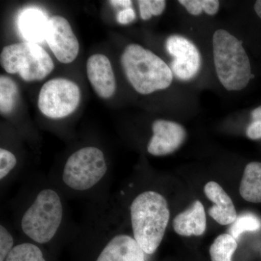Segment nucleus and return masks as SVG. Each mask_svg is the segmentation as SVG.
<instances>
[{
  "mask_svg": "<svg viewBox=\"0 0 261 261\" xmlns=\"http://www.w3.org/2000/svg\"><path fill=\"white\" fill-rule=\"evenodd\" d=\"M134 238L146 254L152 255L164 238L170 219L167 200L155 191L142 192L130 206Z\"/></svg>",
  "mask_w": 261,
  "mask_h": 261,
  "instance_id": "1",
  "label": "nucleus"
},
{
  "mask_svg": "<svg viewBox=\"0 0 261 261\" xmlns=\"http://www.w3.org/2000/svg\"><path fill=\"white\" fill-rule=\"evenodd\" d=\"M121 62L127 80L142 94L167 89L173 81V72L164 61L149 49L137 44L127 46Z\"/></svg>",
  "mask_w": 261,
  "mask_h": 261,
  "instance_id": "2",
  "label": "nucleus"
},
{
  "mask_svg": "<svg viewBox=\"0 0 261 261\" xmlns=\"http://www.w3.org/2000/svg\"><path fill=\"white\" fill-rule=\"evenodd\" d=\"M213 49L216 73L221 84L229 91L246 88L255 75L243 42L219 29L214 33Z\"/></svg>",
  "mask_w": 261,
  "mask_h": 261,
  "instance_id": "3",
  "label": "nucleus"
},
{
  "mask_svg": "<svg viewBox=\"0 0 261 261\" xmlns=\"http://www.w3.org/2000/svg\"><path fill=\"white\" fill-rule=\"evenodd\" d=\"M63 215L59 194L51 189H44L24 213L20 223L22 231L36 243H49L61 227Z\"/></svg>",
  "mask_w": 261,
  "mask_h": 261,
  "instance_id": "4",
  "label": "nucleus"
},
{
  "mask_svg": "<svg viewBox=\"0 0 261 261\" xmlns=\"http://www.w3.org/2000/svg\"><path fill=\"white\" fill-rule=\"evenodd\" d=\"M0 63L10 74L18 73L25 82L44 80L54 69V63L39 44L23 42L3 48Z\"/></svg>",
  "mask_w": 261,
  "mask_h": 261,
  "instance_id": "5",
  "label": "nucleus"
},
{
  "mask_svg": "<svg viewBox=\"0 0 261 261\" xmlns=\"http://www.w3.org/2000/svg\"><path fill=\"white\" fill-rule=\"evenodd\" d=\"M107 171V162L102 151L95 147H86L68 158L62 178L71 190L86 191L96 186Z\"/></svg>",
  "mask_w": 261,
  "mask_h": 261,
  "instance_id": "6",
  "label": "nucleus"
},
{
  "mask_svg": "<svg viewBox=\"0 0 261 261\" xmlns=\"http://www.w3.org/2000/svg\"><path fill=\"white\" fill-rule=\"evenodd\" d=\"M80 99V89L76 84L65 79H54L42 86L38 107L44 116L58 119L74 112Z\"/></svg>",
  "mask_w": 261,
  "mask_h": 261,
  "instance_id": "7",
  "label": "nucleus"
},
{
  "mask_svg": "<svg viewBox=\"0 0 261 261\" xmlns=\"http://www.w3.org/2000/svg\"><path fill=\"white\" fill-rule=\"evenodd\" d=\"M166 48L173 60L171 63L173 74L181 81L191 80L200 71L202 60L195 44L186 37L173 35L168 38Z\"/></svg>",
  "mask_w": 261,
  "mask_h": 261,
  "instance_id": "8",
  "label": "nucleus"
},
{
  "mask_svg": "<svg viewBox=\"0 0 261 261\" xmlns=\"http://www.w3.org/2000/svg\"><path fill=\"white\" fill-rule=\"evenodd\" d=\"M46 42L57 59L65 64L74 61L80 53V44L69 22L59 15L49 19Z\"/></svg>",
  "mask_w": 261,
  "mask_h": 261,
  "instance_id": "9",
  "label": "nucleus"
},
{
  "mask_svg": "<svg viewBox=\"0 0 261 261\" xmlns=\"http://www.w3.org/2000/svg\"><path fill=\"white\" fill-rule=\"evenodd\" d=\"M152 138L147 151L154 156H164L173 153L185 142L187 137L185 128L179 123L167 120H157L152 124Z\"/></svg>",
  "mask_w": 261,
  "mask_h": 261,
  "instance_id": "10",
  "label": "nucleus"
},
{
  "mask_svg": "<svg viewBox=\"0 0 261 261\" xmlns=\"http://www.w3.org/2000/svg\"><path fill=\"white\" fill-rule=\"evenodd\" d=\"M87 72L89 82L99 97H112L116 92V79L107 57L101 54L91 56L87 61Z\"/></svg>",
  "mask_w": 261,
  "mask_h": 261,
  "instance_id": "11",
  "label": "nucleus"
},
{
  "mask_svg": "<svg viewBox=\"0 0 261 261\" xmlns=\"http://www.w3.org/2000/svg\"><path fill=\"white\" fill-rule=\"evenodd\" d=\"M96 261H145V252L134 237L121 233L108 242Z\"/></svg>",
  "mask_w": 261,
  "mask_h": 261,
  "instance_id": "12",
  "label": "nucleus"
},
{
  "mask_svg": "<svg viewBox=\"0 0 261 261\" xmlns=\"http://www.w3.org/2000/svg\"><path fill=\"white\" fill-rule=\"evenodd\" d=\"M49 19L44 10L38 8L31 7L22 10L17 25L25 42L39 44L46 41Z\"/></svg>",
  "mask_w": 261,
  "mask_h": 261,
  "instance_id": "13",
  "label": "nucleus"
},
{
  "mask_svg": "<svg viewBox=\"0 0 261 261\" xmlns=\"http://www.w3.org/2000/svg\"><path fill=\"white\" fill-rule=\"evenodd\" d=\"M206 197L214 205L208 210L209 216L221 225L232 224L238 218L235 206L229 195L219 184L209 181L204 187Z\"/></svg>",
  "mask_w": 261,
  "mask_h": 261,
  "instance_id": "14",
  "label": "nucleus"
},
{
  "mask_svg": "<svg viewBox=\"0 0 261 261\" xmlns=\"http://www.w3.org/2000/svg\"><path fill=\"white\" fill-rule=\"evenodd\" d=\"M207 226L205 208L202 202L195 200L187 210L178 214L173 221V227L180 236H201Z\"/></svg>",
  "mask_w": 261,
  "mask_h": 261,
  "instance_id": "15",
  "label": "nucleus"
},
{
  "mask_svg": "<svg viewBox=\"0 0 261 261\" xmlns=\"http://www.w3.org/2000/svg\"><path fill=\"white\" fill-rule=\"evenodd\" d=\"M240 193L247 202H261V163L251 162L247 165L240 183Z\"/></svg>",
  "mask_w": 261,
  "mask_h": 261,
  "instance_id": "16",
  "label": "nucleus"
},
{
  "mask_svg": "<svg viewBox=\"0 0 261 261\" xmlns=\"http://www.w3.org/2000/svg\"><path fill=\"white\" fill-rule=\"evenodd\" d=\"M19 89L18 85L10 77L0 76V112L8 115L13 112L18 102Z\"/></svg>",
  "mask_w": 261,
  "mask_h": 261,
  "instance_id": "17",
  "label": "nucleus"
},
{
  "mask_svg": "<svg viewBox=\"0 0 261 261\" xmlns=\"http://www.w3.org/2000/svg\"><path fill=\"white\" fill-rule=\"evenodd\" d=\"M238 246L236 239L229 233L219 235L210 247L211 261H231Z\"/></svg>",
  "mask_w": 261,
  "mask_h": 261,
  "instance_id": "18",
  "label": "nucleus"
},
{
  "mask_svg": "<svg viewBox=\"0 0 261 261\" xmlns=\"http://www.w3.org/2000/svg\"><path fill=\"white\" fill-rule=\"evenodd\" d=\"M5 261H46L42 250L35 244H19L10 252Z\"/></svg>",
  "mask_w": 261,
  "mask_h": 261,
  "instance_id": "19",
  "label": "nucleus"
},
{
  "mask_svg": "<svg viewBox=\"0 0 261 261\" xmlns=\"http://www.w3.org/2000/svg\"><path fill=\"white\" fill-rule=\"evenodd\" d=\"M260 228V220L255 215L246 213L238 216L229 228V234L237 240L245 231H255Z\"/></svg>",
  "mask_w": 261,
  "mask_h": 261,
  "instance_id": "20",
  "label": "nucleus"
},
{
  "mask_svg": "<svg viewBox=\"0 0 261 261\" xmlns=\"http://www.w3.org/2000/svg\"><path fill=\"white\" fill-rule=\"evenodd\" d=\"M178 3L192 15H200L202 11L207 15H214L219 11L220 5L217 0H179Z\"/></svg>",
  "mask_w": 261,
  "mask_h": 261,
  "instance_id": "21",
  "label": "nucleus"
},
{
  "mask_svg": "<svg viewBox=\"0 0 261 261\" xmlns=\"http://www.w3.org/2000/svg\"><path fill=\"white\" fill-rule=\"evenodd\" d=\"M137 3L140 7L141 18L144 20L162 14L166 6L164 0H140Z\"/></svg>",
  "mask_w": 261,
  "mask_h": 261,
  "instance_id": "22",
  "label": "nucleus"
},
{
  "mask_svg": "<svg viewBox=\"0 0 261 261\" xmlns=\"http://www.w3.org/2000/svg\"><path fill=\"white\" fill-rule=\"evenodd\" d=\"M246 135L252 140L261 139V106L254 108L250 113V123L247 127Z\"/></svg>",
  "mask_w": 261,
  "mask_h": 261,
  "instance_id": "23",
  "label": "nucleus"
},
{
  "mask_svg": "<svg viewBox=\"0 0 261 261\" xmlns=\"http://www.w3.org/2000/svg\"><path fill=\"white\" fill-rule=\"evenodd\" d=\"M16 164V157L13 152L6 149H0V179H4Z\"/></svg>",
  "mask_w": 261,
  "mask_h": 261,
  "instance_id": "24",
  "label": "nucleus"
},
{
  "mask_svg": "<svg viewBox=\"0 0 261 261\" xmlns=\"http://www.w3.org/2000/svg\"><path fill=\"white\" fill-rule=\"evenodd\" d=\"M14 238L3 224L0 226V261H5L14 248Z\"/></svg>",
  "mask_w": 261,
  "mask_h": 261,
  "instance_id": "25",
  "label": "nucleus"
},
{
  "mask_svg": "<svg viewBox=\"0 0 261 261\" xmlns=\"http://www.w3.org/2000/svg\"><path fill=\"white\" fill-rule=\"evenodd\" d=\"M116 18L117 21L122 24V25H126V24L132 23L136 18L135 10L132 8L122 9L118 12Z\"/></svg>",
  "mask_w": 261,
  "mask_h": 261,
  "instance_id": "26",
  "label": "nucleus"
},
{
  "mask_svg": "<svg viewBox=\"0 0 261 261\" xmlns=\"http://www.w3.org/2000/svg\"><path fill=\"white\" fill-rule=\"evenodd\" d=\"M109 3L113 6L121 7L123 9L130 8L132 5V1L130 0H113V1H110Z\"/></svg>",
  "mask_w": 261,
  "mask_h": 261,
  "instance_id": "27",
  "label": "nucleus"
},
{
  "mask_svg": "<svg viewBox=\"0 0 261 261\" xmlns=\"http://www.w3.org/2000/svg\"><path fill=\"white\" fill-rule=\"evenodd\" d=\"M253 10L257 18L261 20V0L255 2L253 5Z\"/></svg>",
  "mask_w": 261,
  "mask_h": 261,
  "instance_id": "28",
  "label": "nucleus"
}]
</instances>
